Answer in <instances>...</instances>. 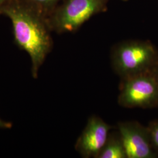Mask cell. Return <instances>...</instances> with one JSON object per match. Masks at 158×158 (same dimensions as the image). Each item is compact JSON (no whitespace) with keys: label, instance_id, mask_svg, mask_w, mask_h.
Returning a JSON list of instances; mask_svg holds the SVG:
<instances>
[{"label":"cell","instance_id":"obj_10","mask_svg":"<svg viewBox=\"0 0 158 158\" xmlns=\"http://www.w3.org/2000/svg\"><path fill=\"white\" fill-rule=\"evenodd\" d=\"M12 127L11 123L8 122L6 121H3L0 119V128L2 129H10Z\"/></svg>","mask_w":158,"mask_h":158},{"label":"cell","instance_id":"obj_4","mask_svg":"<svg viewBox=\"0 0 158 158\" xmlns=\"http://www.w3.org/2000/svg\"><path fill=\"white\" fill-rule=\"evenodd\" d=\"M108 0H66L48 21L58 33L74 32L91 17L107 9Z\"/></svg>","mask_w":158,"mask_h":158},{"label":"cell","instance_id":"obj_13","mask_svg":"<svg viewBox=\"0 0 158 158\" xmlns=\"http://www.w3.org/2000/svg\"><path fill=\"white\" fill-rule=\"evenodd\" d=\"M122 1H128V0H122Z\"/></svg>","mask_w":158,"mask_h":158},{"label":"cell","instance_id":"obj_7","mask_svg":"<svg viewBox=\"0 0 158 158\" xmlns=\"http://www.w3.org/2000/svg\"><path fill=\"white\" fill-rule=\"evenodd\" d=\"M97 158H127L118 131L110 132L107 141Z\"/></svg>","mask_w":158,"mask_h":158},{"label":"cell","instance_id":"obj_12","mask_svg":"<svg viewBox=\"0 0 158 158\" xmlns=\"http://www.w3.org/2000/svg\"><path fill=\"white\" fill-rule=\"evenodd\" d=\"M156 76H157V79H158V65L156 68ZM157 107H158V102H157Z\"/></svg>","mask_w":158,"mask_h":158},{"label":"cell","instance_id":"obj_2","mask_svg":"<svg viewBox=\"0 0 158 158\" xmlns=\"http://www.w3.org/2000/svg\"><path fill=\"white\" fill-rule=\"evenodd\" d=\"M111 61L114 72L124 80L156 68L158 51L149 41L126 40L114 47Z\"/></svg>","mask_w":158,"mask_h":158},{"label":"cell","instance_id":"obj_5","mask_svg":"<svg viewBox=\"0 0 158 158\" xmlns=\"http://www.w3.org/2000/svg\"><path fill=\"white\" fill-rule=\"evenodd\" d=\"M118 131L123 142L127 158H156L149 131L137 121H123L117 124Z\"/></svg>","mask_w":158,"mask_h":158},{"label":"cell","instance_id":"obj_11","mask_svg":"<svg viewBox=\"0 0 158 158\" xmlns=\"http://www.w3.org/2000/svg\"><path fill=\"white\" fill-rule=\"evenodd\" d=\"M12 0H0V7L5 5L6 4L8 3V2H10Z\"/></svg>","mask_w":158,"mask_h":158},{"label":"cell","instance_id":"obj_9","mask_svg":"<svg viewBox=\"0 0 158 158\" xmlns=\"http://www.w3.org/2000/svg\"><path fill=\"white\" fill-rule=\"evenodd\" d=\"M30 3L41 8H47L55 4L59 0H27Z\"/></svg>","mask_w":158,"mask_h":158},{"label":"cell","instance_id":"obj_3","mask_svg":"<svg viewBox=\"0 0 158 158\" xmlns=\"http://www.w3.org/2000/svg\"><path fill=\"white\" fill-rule=\"evenodd\" d=\"M156 68L121 80L118 97L119 105L128 108L157 107L158 84Z\"/></svg>","mask_w":158,"mask_h":158},{"label":"cell","instance_id":"obj_6","mask_svg":"<svg viewBox=\"0 0 158 158\" xmlns=\"http://www.w3.org/2000/svg\"><path fill=\"white\" fill-rule=\"evenodd\" d=\"M111 127L101 118L90 117L77 139L75 149L84 158H97L109 135Z\"/></svg>","mask_w":158,"mask_h":158},{"label":"cell","instance_id":"obj_1","mask_svg":"<svg viewBox=\"0 0 158 158\" xmlns=\"http://www.w3.org/2000/svg\"><path fill=\"white\" fill-rule=\"evenodd\" d=\"M12 1L0 7V13L11 21L15 42L28 54L32 63V75L36 79L40 68L52 47L51 28L48 21L37 10Z\"/></svg>","mask_w":158,"mask_h":158},{"label":"cell","instance_id":"obj_8","mask_svg":"<svg viewBox=\"0 0 158 158\" xmlns=\"http://www.w3.org/2000/svg\"><path fill=\"white\" fill-rule=\"evenodd\" d=\"M153 148L158 156V120H154L147 126Z\"/></svg>","mask_w":158,"mask_h":158}]
</instances>
